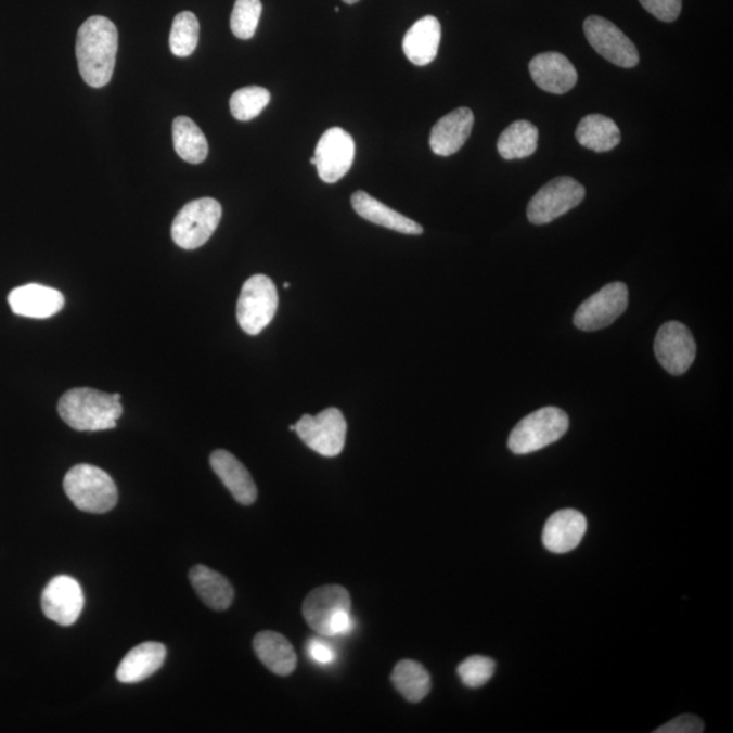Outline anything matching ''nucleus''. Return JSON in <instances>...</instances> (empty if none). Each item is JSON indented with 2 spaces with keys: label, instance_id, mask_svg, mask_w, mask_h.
Here are the masks:
<instances>
[{
  "label": "nucleus",
  "instance_id": "nucleus-1",
  "mask_svg": "<svg viewBox=\"0 0 733 733\" xmlns=\"http://www.w3.org/2000/svg\"><path fill=\"white\" fill-rule=\"evenodd\" d=\"M117 47V28L111 20L94 15L80 26L77 37L78 67L80 77L91 88H104L111 82Z\"/></svg>",
  "mask_w": 733,
  "mask_h": 733
},
{
  "label": "nucleus",
  "instance_id": "nucleus-2",
  "mask_svg": "<svg viewBox=\"0 0 733 733\" xmlns=\"http://www.w3.org/2000/svg\"><path fill=\"white\" fill-rule=\"evenodd\" d=\"M121 395H106L90 387H77L59 400L57 412L63 422L80 433H97L117 427L121 417Z\"/></svg>",
  "mask_w": 733,
  "mask_h": 733
},
{
  "label": "nucleus",
  "instance_id": "nucleus-3",
  "mask_svg": "<svg viewBox=\"0 0 733 733\" xmlns=\"http://www.w3.org/2000/svg\"><path fill=\"white\" fill-rule=\"evenodd\" d=\"M350 595L342 586L318 587L307 595L304 603L306 622L322 638L347 634L353 628L350 616Z\"/></svg>",
  "mask_w": 733,
  "mask_h": 733
},
{
  "label": "nucleus",
  "instance_id": "nucleus-4",
  "mask_svg": "<svg viewBox=\"0 0 733 733\" xmlns=\"http://www.w3.org/2000/svg\"><path fill=\"white\" fill-rule=\"evenodd\" d=\"M63 487L73 504L89 514H106L117 505L115 481L102 468L88 463L72 467L64 477Z\"/></svg>",
  "mask_w": 733,
  "mask_h": 733
},
{
  "label": "nucleus",
  "instance_id": "nucleus-5",
  "mask_svg": "<svg viewBox=\"0 0 733 733\" xmlns=\"http://www.w3.org/2000/svg\"><path fill=\"white\" fill-rule=\"evenodd\" d=\"M569 428L563 409L546 407L528 414L512 429L509 449L516 455L532 454L562 439Z\"/></svg>",
  "mask_w": 733,
  "mask_h": 733
},
{
  "label": "nucleus",
  "instance_id": "nucleus-6",
  "mask_svg": "<svg viewBox=\"0 0 733 733\" xmlns=\"http://www.w3.org/2000/svg\"><path fill=\"white\" fill-rule=\"evenodd\" d=\"M222 219V206L215 198L204 197L188 203L171 226V239L185 250L207 244Z\"/></svg>",
  "mask_w": 733,
  "mask_h": 733
},
{
  "label": "nucleus",
  "instance_id": "nucleus-7",
  "mask_svg": "<svg viewBox=\"0 0 733 733\" xmlns=\"http://www.w3.org/2000/svg\"><path fill=\"white\" fill-rule=\"evenodd\" d=\"M279 295L277 285L266 274H256L246 280L242 287L236 318L242 331L250 336H257L277 314Z\"/></svg>",
  "mask_w": 733,
  "mask_h": 733
},
{
  "label": "nucleus",
  "instance_id": "nucleus-8",
  "mask_svg": "<svg viewBox=\"0 0 733 733\" xmlns=\"http://www.w3.org/2000/svg\"><path fill=\"white\" fill-rule=\"evenodd\" d=\"M586 197V188L570 177H557L542 187L528 203L527 218L532 224L553 222L579 206Z\"/></svg>",
  "mask_w": 733,
  "mask_h": 733
},
{
  "label": "nucleus",
  "instance_id": "nucleus-9",
  "mask_svg": "<svg viewBox=\"0 0 733 733\" xmlns=\"http://www.w3.org/2000/svg\"><path fill=\"white\" fill-rule=\"evenodd\" d=\"M347 422L337 408H329L317 416L305 414L295 424V433L312 451L322 456L333 458L342 454L347 440Z\"/></svg>",
  "mask_w": 733,
  "mask_h": 733
},
{
  "label": "nucleus",
  "instance_id": "nucleus-10",
  "mask_svg": "<svg viewBox=\"0 0 733 733\" xmlns=\"http://www.w3.org/2000/svg\"><path fill=\"white\" fill-rule=\"evenodd\" d=\"M628 304L627 284L621 282L607 284L579 306L574 317L575 325L584 332L601 331L616 322L628 309Z\"/></svg>",
  "mask_w": 733,
  "mask_h": 733
},
{
  "label": "nucleus",
  "instance_id": "nucleus-11",
  "mask_svg": "<svg viewBox=\"0 0 733 733\" xmlns=\"http://www.w3.org/2000/svg\"><path fill=\"white\" fill-rule=\"evenodd\" d=\"M584 34L590 46L606 61L622 68H633L640 62L638 48L610 21L592 15L584 21Z\"/></svg>",
  "mask_w": 733,
  "mask_h": 733
},
{
  "label": "nucleus",
  "instance_id": "nucleus-12",
  "mask_svg": "<svg viewBox=\"0 0 733 733\" xmlns=\"http://www.w3.org/2000/svg\"><path fill=\"white\" fill-rule=\"evenodd\" d=\"M655 353L663 369L671 375L687 373L697 355V345L687 326L677 321L666 322L655 338Z\"/></svg>",
  "mask_w": 733,
  "mask_h": 733
},
{
  "label": "nucleus",
  "instance_id": "nucleus-13",
  "mask_svg": "<svg viewBox=\"0 0 733 733\" xmlns=\"http://www.w3.org/2000/svg\"><path fill=\"white\" fill-rule=\"evenodd\" d=\"M355 140L343 128L334 127L322 134L316 149V167L323 182L334 183L353 165Z\"/></svg>",
  "mask_w": 733,
  "mask_h": 733
},
{
  "label": "nucleus",
  "instance_id": "nucleus-14",
  "mask_svg": "<svg viewBox=\"0 0 733 733\" xmlns=\"http://www.w3.org/2000/svg\"><path fill=\"white\" fill-rule=\"evenodd\" d=\"M82 587L72 576L61 575L47 584L41 596L46 617L61 627H72L83 612Z\"/></svg>",
  "mask_w": 733,
  "mask_h": 733
},
{
  "label": "nucleus",
  "instance_id": "nucleus-15",
  "mask_svg": "<svg viewBox=\"0 0 733 733\" xmlns=\"http://www.w3.org/2000/svg\"><path fill=\"white\" fill-rule=\"evenodd\" d=\"M530 75L539 89L565 94L578 83V72L563 53L544 52L530 62Z\"/></svg>",
  "mask_w": 733,
  "mask_h": 733
},
{
  "label": "nucleus",
  "instance_id": "nucleus-16",
  "mask_svg": "<svg viewBox=\"0 0 733 733\" xmlns=\"http://www.w3.org/2000/svg\"><path fill=\"white\" fill-rule=\"evenodd\" d=\"M587 519L576 510H560L543 527L542 542L549 552L565 554L579 546L587 532Z\"/></svg>",
  "mask_w": 733,
  "mask_h": 733
},
{
  "label": "nucleus",
  "instance_id": "nucleus-17",
  "mask_svg": "<svg viewBox=\"0 0 733 733\" xmlns=\"http://www.w3.org/2000/svg\"><path fill=\"white\" fill-rule=\"evenodd\" d=\"M9 305L14 314L44 320L62 311L64 296L61 291L47 285L26 284L10 293Z\"/></svg>",
  "mask_w": 733,
  "mask_h": 733
},
{
  "label": "nucleus",
  "instance_id": "nucleus-18",
  "mask_svg": "<svg viewBox=\"0 0 733 733\" xmlns=\"http://www.w3.org/2000/svg\"><path fill=\"white\" fill-rule=\"evenodd\" d=\"M473 126V112L468 107H458L435 124L430 131V150L439 156L458 153L471 137Z\"/></svg>",
  "mask_w": 733,
  "mask_h": 733
},
{
  "label": "nucleus",
  "instance_id": "nucleus-19",
  "mask_svg": "<svg viewBox=\"0 0 733 733\" xmlns=\"http://www.w3.org/2000/svg\"><path fill=\"white\" fill-rule=\"evenodd\" d=\"M211 467L233 498L242 505H250L257 500V487L244 463L226 450L213 452Z\"/></svg>",
  "mask_w": 733,
  "mask_h": 733
},
{
  "label": "nucleus",
  "instance_id": "nucleus-20",
  "mask_svg": "<svg viewBox=\"0 0 733 733\" xmlns=\"http://www.w3.org/2000/svg\"><path fill=\"white\" fill-rule=\"evenodd\" d=\"M441 26L438 18L427 15L419 20L403 37L402 50L416 66H428L438 56Z\"/></svg>",
  "mask_w": 733,
  "mask_h": 733
},
{
  "label": "nucleus",
  "instance_id": "nucleus-21",
  "mask_svg": "<svg viewBox=\"0 0 733 733\" xmlns=\"http://www.w3.org/2000/svg\"><path fill=\"white\" fill-rule=\"evenodd\" d=\"M166 646L154 641L134 646L124 657L120 666L117 668V681L121 683H139L145 679L153 677L154 673L160 670L166 659Z\"/></svg>",
  "mask_w": 733,
  "mask_h": 733
},
{
  "label": "nucleus",
  "instance_id": "nucleus-22",
  "mask_svg": "<svg viewBox=\"0 0 733 733\" xmlns=\"http://www.w3.org/2000/svg\"><path fill=\"white\" fill-rule=\"evenodd\" d=\"M350 202H352L356 214L371 223L407 235H422L424 233L422 226L385 206L384 203L376 201L366 192H355Z\"/></svg>",
  "mask_w": 733,
  "mask_h": 733
},
{
  "label": "nucleus",
  "instance_id": "nucleus-23",
  "mask_svg": "<svg viewBox=\"0 0 733 733\" xmlns=\"http://www.w3.org/2000/svg\"><path fill=\"white\" fill-rule=\"evenodd\" d=\"M258 659L269 671L280 677H287L293 673L298 663L294 646L283 634L266 630L258 633L253 641Z\"/></svg>",
  "mask_w": 733,
  "mask_h": 733
},
{
  "label": "nucleus",
  "instance_id": "nucleus-24",
  "mask_svg": "<svg viewBox=\"0 0 733 733\" xmlns=\"http://www.w3.org/2000/svg\"><path fill=\"white\" fill-rule=\"evenodd\" d=\"M190 580L198 597L215 612L228 610L234 601L235 592L230 581L206 565L192 568Z\"/></svg>",
  "mask_w": 733,
  "mask_h": 733
},
{
  "label": "nucleus",
  "instance_id": "nucleus-25",
  "mask_svg": "<svg viewBox=\"0 0 733 733\" xmlns=\"http://www.w3.org/2000/svg\"><path fill=\"white\" fill-rule=\"evenodd\" d=\"M576 139L583 147L606 153L621 143V131L616 123L603 115H589L576 129Z\"/></svg>",
  "mask_w": 733,
  "mask_h": 733
},
{
  "label": "nucleus",
  "instance_id": "nucleus-26",
  "mask_svg": "<svg viewBox=\"0 0 733 733\" xmlns=\"http://www.w3.org/2000/svg\"><path fill=\"white\" fill-rule=\"evenodd\" d=\"M172 143L178 156L192 165L202 164L207 158V139L190 117L180 116L172 123Z\"/></svg>",
  "mask_w": 733,
  "mask_h": 733
},
{
  "label": "nucleus",
  "instance_id": "nucleus-27",
  "mask_svg": "<svg viewBox=\"0 0 733 733\" xmlns=\"http://www.w3.org/2000/svg\"><path fill=\"white\" fill-rule=\"evenodd\" d=\"M538 128L530 121L512 123L500 134L498 151L506 160L525 159L536 153L538 147Z\"/></svg>",
  "mask_w": 733,
  "mask_h": 733
},
{
  "label": "nucleus",
  "instance_id": "nucleus-28",
  "mask_svg": "<svg viewBox=\"0 0 733 733\" xmlns=\"http://www.w3.org/2000/svg\"><path fill=\"white\" fill-rule=\"evenodd\" d=\"M391 682L395 687L403 695V698L411 703H420L430 692L433 681L423 665L414 660H401L397 663L391 673Z\"/></svg>",
  "mask_w": 733,
  "mask_h": 733
},
{
  "label": "nucleus",
  "instance_id": "nucleus-29",
  "mask_svg": "<svg viewBox=\"0 0 733 733\" xmlns=\"http://www.w3.org/2000/svg\"><path fill=\"white\" fill-rule=\"evenodd\" d=\"M201 35V25L196 15L191 12H182L176 15L170 31V50L172 55L188 57L195 52Z\"/></svg>",
  "mask_w": 733,
  "mask_h": 733
},
{
  "label": "nucleus",
  "instance_id": "nucleus-30",
  "mask_svg": "<svg viewBox=\"0 0 733 733\" xmlns=\"http://www.w3.org/2000/svg\"><path fill=\"white\" fill-rule=\"evenodd\" d=\"M271 101V93L260 86L236 90L230 100V110L236 120L250 121L261 115Z\"/></svg>",
  "mask_w": 733,
  "mask_h": 733
},
{
  "label": "nucleus",
  "instance_id": "nucleus-31",
  "mask_svg": "<svg viewBox=\"0 0 733 733\" xmlns=\"http://www.w3.org/2000/svg\"><path fill=\"white\" fill-rule=\"evenodd\" d=\"M262 13L261 0H236L231 14V30L241 40H250L256 35Z\"/></svg>",
  "mask_w": 733,
  "mask_h": 733
},
{
  "label": "nucleus",
  "instance_id": "nucleus-32",
  "mask_svg": "<svg viewBox=\"0 0 733 733\" xmlns=\"http://www.w3.org/2000/svg\"><path fill=\"white\" fill-rule=\"evenodd\" d=\"M496 663L487 656H471L458 667V676L465 686L477 689L487 684L492 679Z\"/></svg>",
  "mask_w": 733,
  "mask_h": 733
},
{
  "label": "nucleus",
  "instance_id": "nucleus-33",
  "mask_svg": "<svg viewBox=\"0 0 733 733\" xmlns=\"http://www.w3.org/2000/svg\"><path fill=\"white\" fill-rule=\"evenodd\" d=\"M641 7L663 23H673L681 14L682 0H640Z\"/></svg>",
  "mask_w": 733,
  "mask_h": 733
},
{
  "label": "nucleus",
  "instance_id": "nucleus-34",
  "mask_svg": "<svg viewBox=\"0 0 733 733\" xmlns=\"http://www.w3.org/2000/svg\"><path fill=\"white\" fill-rule=\"evenodd\" d=\"M704 731V722L697 716L682 715L657 728L655 733H700Z\"/></svg>",
  "mask_w": 733,
  "mask_h": 733
},
{
  "label": "nucleus",
  "instance_id": "nucleus-35",
  "mask_svg": "<svg viewBox=\"0 0 733 733\" xmlns=\"http://www.w3.org/2000/svg\"><path fill=\"white\" fill-rule=\"evenodd\" d=\"M307 652H309L311 660H314L318 665H331L336 660V652L323 639H311L307 644Z\"/></svg>",
  "mask_w": 733,
  "mask_h": 733
},
{
  "label": "nucleus",
  "instance_id": "nucleus-36",
  "mask_svg": "<svg viewBox=\"0 0 733 733\" xmlns=\"http://www.w3.org/2000/svg\"><path fill=\"white\" fill-rule=\"evenodd\" d=\"M343 2L347 3V4H355V3H358L359 0H343Z\"/></svg>",
  "mask_w": 733,
  "mask_h": 733
},
{
  "label": "nucleus",
  "instance_id": "nucleus-37",
  "mask_svg": "<svg viewBox=\"0 0 733 733\" xmlns=\"http://www.w3.org/2000/svg\"><path fill=\"white\" fill-rule=\"evenodd\" d=\"M288 287H290V283H284V288H288Z\"/></svg>",
  "mask_w": 733,
  "mask_h": 733
},
{
  "label": "nucleus",
  "instance_id": "nucleus-38",
  "mask_svg": "<svg viewBox=\"0 0 733 733\" xmlns=\"http://www.w3.org/2000/svg\"><path fill=\"white\" fill-rule=\"evenodd\" d=\"M291 430H295V425H290Z\"/></svg>",
  "mask_w": 733,
  "mask_h": 733
}]
</instances>
